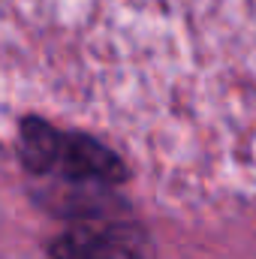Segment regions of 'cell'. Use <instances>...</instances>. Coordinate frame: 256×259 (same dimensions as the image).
Instances as JSON below:
<instances>
[{
    "label": "cell",
    "mask_w": 256,
    "mask_h": 259,
    "mask_svg": "<svg viewBox=\"0 0 256 259\" xmlns=\"http://www.w3.org/2000/svg\"><path fill=\"white\" fill-rule=\"evenodd\" d=\"M18 160L30 175L55 178L66 187L69 214L81 217V205L91 214H109L100 202L112 199L115 187L130 181V169L118 151L88 133L58 130L39 115H27L18 124Z\"/></svg>",
    "instance_id": "1"
},
{
    "label": "cell",
    "mask_w": 256,
    "mask_h": 259,
    "mask_svg": "<svg viewBox=\"0 0 256 259\" xmlns=\"http://www.w3.org/2000/svg\"><path fill=\"white\" fill-rule=\"evenodd\" d=\"M52 259H148L145 229L118 214L75 217L49 244Z\"/></svg>",
    "instance_id": "2"
}]
</instances>
